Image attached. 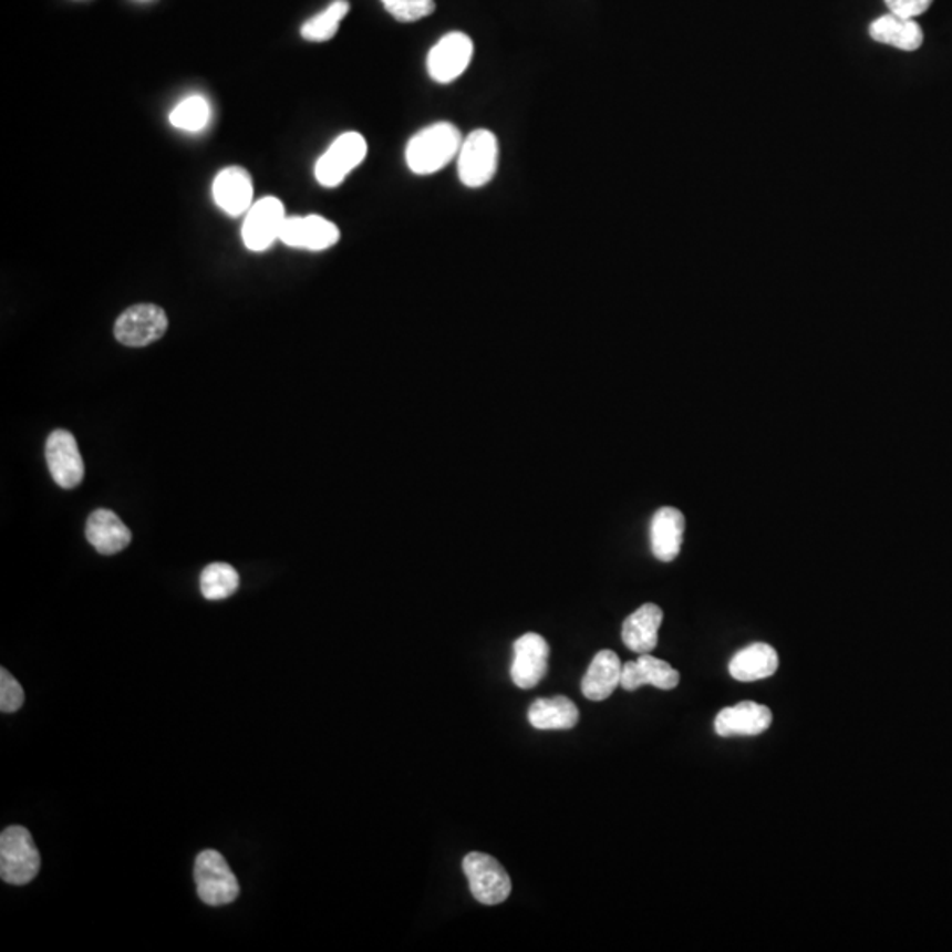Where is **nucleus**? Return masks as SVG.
<instances>
[{
	"label": "nucleus",
	"mask_w": 952,
	"mask_h": 952,
	"mask_svg": "<svg viewBox=\"0 0 952 952\" xmlns=\"http://www.w3.org/2000/svg\"><path fill=\"white\" fill-rule=\"evenodd\" d=\"M461 131L451 122H437L416 133L406 147L407 168L415 175H433L459 156Z\"/></svg>",
	"instance_id": "nucleus-1"
},
{
	"label": "nucleus",
	"mask_w": 952,
	"mask_h": 952,
	"mask_svg": "<svg viewBox=\"0 0 952 952\" xmlns=\"http://www.w3.org/2000/svg\"><path fill=\"white\" fill-rule=\"evenodd\" d=\"M41 857L31 832L11 826L0 836V877L11 886H25L38 877Z\"/></svg>",
	"instance_id": "nucleus-2"
},
{
	"label": "nucleus",
	"mask_w": 952,
	"mask_h": 952,
	"mask_svg": "<svg viewBox=\"0 0 952 952\" xmlns=\"http://www.w3.org/2000/svg\"><path fill=\"white\" fill-rule=\"evenodd\" d=\"M499 147L494 133L476 130L463 139L457 169L461 183L469 189H478L489 184L498 169Z\"/></svg>",
	"instance_id": "nucleus-3"
},
{
	"label": "nucleus",
	"mask_w": 952,
	"mask_h": 952,
	"mask_svg": "<svg viewBox=\"0 0 952 952\" xmlns=\"http://www.w3.org/2000/svg\"><path fill=\"white\" fill-rule=\"evenodd\" d=\"M195 882L199 900L210 907L234 903L240 894L237 877L217 850H204L196 857Z\"/></svg>",
	"instance_id": "nucleus-4"
},
{
	"label": "nucleus",
	"mask_w": 952,
	"mask_h": 952,
	"mask_svg": "<svg viewBox=\"0 0 952 952\" xmlns=\"http://www.w3.org/2000/svg\"><path fill=\"white\" fill-rule=\"evenodd\" d=\"M368 156V142L364 136L355 131L342 133L335 142L330 145L329 151L318 159L317 180L323 187H338L344 183V178L364 163Z\"/></svg>",
	"instance_id": "nucleus-5"
},
{
	"label": "nucleus",
	"mask_w": 952,
	"mask_h": 952,
	"mask_svg": "<svg viewBox=\"0 0 952 952\" xmlns=\"http://www.w3.org/2000/svg\"><path fill=\"white\" fill-rule=\"evenodd\" d=\"M463 868L468 877L472 894L478 903L490 907V904L503 903L510 897V877L493 856L482 852L468 853L464 857Z\"/></svg>",
	"instance_id": "nucleus-6"
},
{
	"label": "nucleus",
	"mask_w": 952,
	"mask_h": 952,
	"mask_svg": "<svg viewBox=\"0 0 952 952\" xmlns=\"http://www.w3.org/2000/svg\"><path fill=\"white\" fill-rule=\"evenodd\" d=\"M168 330V318L154 303H138L126 309L115 323V339L130 348L148 346L159 341Z\"/></svg>",
	"instance_id": "nucleus-7"
},
{
	"label": "nucleus",
	"mask_w": 952,
	"mask_h": 952,
	"mask_svg": "<svg viewBox=\"0 0 952 952\" xmlns=\"http://www.w3.org/2000/svg\"><path fill=\"white\" fill-rule=\"evenodd\" d=\"M473 41L464 32H451L437 41L427 55V71L437 83H451L468 70L473 59Z\"/></svg>",
	"instance_id": "nucleus-8"
},
{
	"label": "nucleus",
	"mask_w": 952,
	"mask_h": 952,
	"mask_svg": "<svg viewBox=\"0 0 952 952\" xmlns=\"http://www.w3.org/2000/svg\"><path fill=\"white\" fill-rule=\"evenodd\" d=\"M286 221L284 205L281 199L267 196L252 204L247 210L242 226V238L249 251H267L276 240H279L282 225Z\"/></svg>",
	"instance_id": "nucleus-9"
},
{
	"label": "nucleus",
	"mask_w": 952,
	"mask_h": 952,
	"mask_svg": "<svg viewBox=\"0 0 952 952\" xmlns=\"http://www.w3.org/2000/svg\"><path fill=\"white\" fill-rule=\"evenodd\" d=\"M46 463L50 475L61 489L79 487L85 476L82 454L73 434L56 428L46 442Z\"/></svg>",
	"instance_id": "nucleus-10"
},
{
	"label": "nucleus",
	"mask_w": 952,
	"mask_h": 952,
	"mask_svg": "<svg viewBox=\"0 0 952 952\" xmlns=\"http://www.w3.org/2000/svg\"><path fill=\"white\" fill-rule=\"evenodd\" d=\"M341 238V231L332 221L321 216L286 217L279 240L294 249L309 251H325L335 246Z\"/></svg>",
	"instance_id": "nucleus-11"
},
{
	"label": "nucleus",
	"mask_w": 952,
	"mask_h": 952,
	"mask_svg": "<svg viewBox=\"0 0 952 952\" xmlns=\"http://www.w3.org/2000/svg\"><path fill=\"white\" fill-rule=\"evenodd\" d=\"M549 644L538 633H524L514 644V663H511V681L520 690H531L547 674Z\"/></svg>",
	"instance_id": "nucleus-12"
},
{
	"label": "nucleus",
	"mask_w": 952,
	"mask_h": 952,
	"mask_svg": "<svg viewBox=\"0 0 952 952\" xmlns=\"http://www.w3.org/2000/svg\"><path fill=\"white\" fill-rule=\"evenodd\" d=\"M773 723L769 707L757 702H739L736 706L720 711L714 720V731L720 737L758 736Z\"/></svg>",
	"instance_id": "nucleus-13"
},
{
	"label": "nucleus",
	"mask_w": 952,
	"mask_h": 952,
	"mask_svg": "<svg viewBox=\"0 0 952 952\" xmlns=\"http://www.w3.org/2000/svg\"><path fill=\"white\" fill-rule=\"evenodd\" d=\"M213 193L223 213L231 217L242 216L252 207L251 175L238 166L225 168L221 174H217Z\"/></svg>",
	"instance_id": "nucleus-14"
},
{
	"label": "nucleus",
	"mask_w": 952,
	"mask_h": 952,
	"mask_svg": "<svg viewBox=\"0 0 952 952\" xmlns=\"http://www.w3.org/2000/svg\"><path fill=\"white\" fill-rule=\"evenodd\" d=\"M663 611L654 603H644L624 619L621 639L633 653L648 654L659 645Z\"/></svg>",
	"instance_id": "nucleus-15"
},
{
	"label": "nucleus",
	"mask_w": 952,
	"mask_h": 952,
	"mask_svg": "<svg viewBox=\"0 0 952 952\" xmlns=\"http://www.w3.org/2000/svg\"><path fill=\"white\" fill-rule=\"evenodd\" d=\"M651 550L654 558L671 563L680 556L684 538V516L677 508H660L651 520Z\"/></svg>",
	"instance_id": "nucleus-16"
},
{
	"label": "nucleus",
	"mask_w": 952,
	"mask_h": 952,
	"mask_svg": "<svg viewBox=\"0 0 952 952\" xmlns=\"http://www.w3.org/2000/svg\"><path fill=\"white\" fill-rule=\"evenodd\" d=\"M89 544L94 547L100 555L113 556L126 549L131 544V529L126 524L122 522L121 517L115 511L95 510L87 520L85 528Z\"/></svg>",
	"instance_id": "nucleus-17"
},
{
	"label": "nucleus",
	"mask_w": 952,
	"mask_h": 952,
	"mask_svg": "<svg viewBox=\"0 0 952 952\" xmlns=\"http://www.w3.org/2000/svg\"><path fill=\"white\" fill-rule=\"evenodd\" d=\"M644 684L669 692L680 684V672L663 660L654 659L650 653L641 654V659L635 662L624 663L621 686L627 692H635Z\"/></svg>",
	"instance_id": "nucleus-18"
},
{
	"label": "nucleus",
	"mask_w": 952,
	"mask_h": 952,
	"mask_svg": "<svg viewBox=\"0 0 952 952\" xmlns=\"http://www.w3.org/2000/svg\"><path fill=\"white\" fill-rule=\"evenodd\" d=\"M779 659L773 645L766 642H755L746 645L745 650L731 660L728 672L732 677L741 683H754V681L767 680L778 671Z\"/></svg>",
	"instance_id": "nucleus-19"
},
{
	"label": "nucleus",
	"mask_w": 952,
	"mask_h": 952,
	"mask_svg": "<svg viewBox=\"0 0 952 952\" xmlns=\"http://www.w3.org/2000/svg\"><path fill=\"white\" fill-rule=\"evenodd\" d=\"M623 663L614 651L603 650L594 656L582 680L584 697L593 702H602L611 697L621 684Z\"/></svg>",
	"instance_id": "nucleus-20"
},
{
	"label": "nucleus",
	"mask_w": 952,
	"mask_h": 952,
	"mask_svg": "<svg viewBox=\"0 0 952 952\" xmlns=\"http://www.w3.org/2000/svg\"><path fill=\"white\" fill-rule=\"evenodd\" d=\"M870 35L877 43L889 44L903 52H915L924 41L921 25L915 20L892 13L877 18L870 25Z\"/></svg>",
	"instance_id": "nucleus-21"
},
{
	"label": "nucleus",
	"mask_w": 952,
	"mask_h": 952,
	"mask_svg": "<svg viewBox=\"0 0 952 952\" xmlns=\"http://www.w3.org/2000/svg\"><path fill=\"white\" fill-rule=\"evenodd\" d=\"M529 723L538 731H568L579 723V710L563 695L552 699H537L529 706Z\"/></svg>",
	"instance_id": "nucleus-22"
},
{
	"label": "nucleus",
	"mask_w": 952,
	"mask_h": 952,
	"mask_svg": "<svg viewBox=\"0 0 952 952\" xmlns=\"http://www.w3.org/2000/svg\"><path fill=\"white\" fill-rule=\"evenodd\" d=\"M348 13H350L348 0H333L323 13L309 18L308 22L303 23L300 34L303 40L311 43H325L338 34L339 25Z\"/></svg>",
	"instance_id": "nucleus-23"
},
{
	"label": "nucleus",
	"mask_w": 952,
	"mask_h": 952,
	"mask_svg": "<svg viewBox=\"0 0 952 952\" xmlns=\"http://www.w3.org/2000/svg\"><path fill=\"white\" fill-rule=\"evenodd\" d=\"M238 584H240L238 571L228 563L208 565V567L201 571V580H199L201 594H204L207 600H210V602H217V600H226V598H230L231 594H235V591H237Z\"/></svg>",
	"instance_id": "nucleus-24"
},
{
	"label": "nucleus",
	"mask_w": 952,
	"mask_h": 952,
	"mask_svg": "<svg viewBox=\"0 0 952 952\" xmlns=\"http://www.w3.org/2000/svg\"><path fill=\"white\" fill-rule=\"evenodd\" d=\"M210 106L201 95H190L169 113V124L187 133H199L208 126Z\"/></svg>",
	"instance_id": "nucleus-25"
},
{
	"label": "nucleus",
	"mask_w": 952,
	"mask_h": 952,
	"mask_svg": "<svg viewBox=\"0 0 952 952\" xmlns=\"http://www.w3.org/2000/svg\"><path fill=\"white\" fill-rule=\"evenodd\" d=\"M381 4L386 9V13L403 23L418 22L436 11L434 0H381Z\"/></svg>",
	"instance_id": "nucleus-26"
},
{
	"label": "nucleus",
	"mask_w": 952,
	"mask_h": 952,
	"mask_svg": "<svg viewBox=\"0 0 952 952\" xmlns=\"http://www.w3.org/2000/svg\"><path fill=\"white\" fill-rule=\"evenodd\" d=\"M25 701L22 684L14 680L6 669L0 671V710L2 713H14L20 710Z\"/></svg>",
	"instance_id": "nucleus-27"
},
{
	"label": "nucleus",
	"mask_w": 952,
	"mask_h": 952,
	"mask_svg": "<svg viewBox=\"0 0 952 952\" xmlns=\"http://www.w3.org/2000/svg\"><path fill=\"white\" fill-rule=\"evenodd\" d=\"M886 4L892 14L915 20L919 14L927 13L933 0H886Z\"/></svg>",
	"instance_id": "nucleus-28"
},
{
	"label": "nucleus",
	"mask_w": 952,
	"mask_h": 952,
	"mask_svg": "<svg viewBox=\"0 0 952 952\" xmlns=\"http://www.w3.org/2000/svg\"><path fill=\"white\" fill-rule=\"evenodd\" d=\"M139 2H148V0H139Z\"/></svg>",
	"instance_id": "nucleus-29"
}]
</instances>
